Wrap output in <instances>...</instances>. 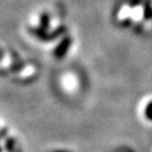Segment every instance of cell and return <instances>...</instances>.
Instances as JSON below:
<instances>
[{
	"instance_id": "cell-1",
	"label": "cell",
	"mask_w": 152,
	"mask_h": 152,
	"mask_svg": "<svg viewBox=\"0 0 152 152\" xmlns=\"http://www.w3.org/2000/svg\"><path fill=\"white\" fill-rule=\"evenodd\" d=\"M64 31V28H60L59 30H57L53 35H48V34L45 33V30H43V28H35L32 30V32H33L36 36H38V37L43 39V40H47V39H54V38H56L58 35H60Z\"/></svg>"
},
{
	"instance_id": "cell-2",
	"label": "cell",
	"mask_w": 152,
	"mask_h": 152,
	"mask_svg": "<svg viewBox=\"0 0 152 152\" xmlns=\"http://www.w3.org/2000/svg\"><path fill=\"white\" fill-rule=\"evenodd\" d=\"M70 45H71V38L66 37L61 40V42L58 45V47L55 50V55L56 57H62L66 53V51L69 50Z\"/></svg>"
},
{
	"instance_id": "cell-3",
	"label": "cell",
	"mask_w": 152,
	"mask_h": 152,
	"mask_svg": "<svg viewBox=\"0 0 152 152\" xmlns=\"http://www.w3.org/2000/svg\"><path fill=\"white\" fill-rule=\"evenodd\" d=\"M40 24L41 28H43V30H47L48 26H49V15L48 14H42L41 15V18H40Z\"/></svg>"
},
{
	"instance_id": "cell-4",
	"label": "cell",
	"mask_w": 152,
	"mask_h": 152,
	"mask_svg": "<svg viewBox=\"0 0 152 152\" xmlns=\"http://www.w3.org/2000/svg\"><path fill=\"white\" fill-rule=\"evenodd\" d=\"M146 116L149 119H152V102H150L146 108Z\"/></svg>"
},
{
	"instance_id": "cell-5",
	"label": "cell",
	"mask_w": 152,
	"mask_h": 152,
	"mask_svg": "<svg viewBox=\"0 0 152 152\" xmlns=\"http://www.w3.org/2000/svg\"><path fill=\"white\" fill-rule=\"evenodd\" d=\"M7 148L10 150V151H12L13 148H14V140L9 138V140H7Z\"/></svg>"
},
{
	"instance_id": "cell-6",
	"label": "cell",
	"mask_w": 152,
	"mask_h": 152,
	"mask_svg": "<svg viewBox=\"0 0 152 152\" xmlns=\"http://www.w3.org/2000/svg\"><path fill=\"white\" fill-rule=\"evenodd\" d=\"M0 152H1V149H0Z\"/></svg>"
}]
</instances>
